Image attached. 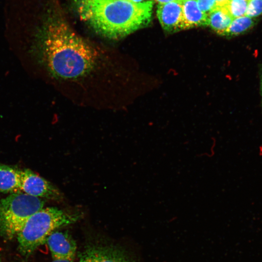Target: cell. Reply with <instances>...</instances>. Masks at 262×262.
<instances>
[{
    "label": "cell",
    "mask_w": 262,
    "mask_h": 262,
    "mask_svg": "<svg viewBox=\"0 0 262 262\" xmlns=\"http://www.w3.org/2000/svg\"><path fill=\"white\" fill-rule=\"evenodd\" d=\"M20 191L38 198L58 202L64 200L61 192L50 182L29 169L21 171Z\"/></svg>",
    "instance_id": "5"
},
{
    "label": "cell",
    "mask_w": 262,
    "mask_h": 262,
    "mask_svg": "<svg viewBox=\"0 0 262 262\" xmlns=\"http://www.w3.org/2000/svg\"><path fill=\"white\" fill-rule=\"evenodd\" d=\"M152 6L150 0H82L79 11L97 32L118 39L147 26L151 20Z\"/></svg>",
    "instance_id": "2"
},
{
    "label": "cell",
    "mask_w": 262,
    "mask_h": 262,
    "mask_svg": "<svg viewBox=\"0 0 262 262\" xmlns=\"http://www.w3.org/2000/svg\"><path fill=\"white\" fill-rule=\"evenodd\" d=\"M228 1V0H216L217 6L218 7L223 6Z\"/></svg>",
    "instance_id": "17"
},
{
    "label": "cell",
    "mask_w": 262,
    "mask_h": 262,
    "mask_svg": "<svg viewBox=\"0 0 262 262\" xmlns=\"http://www.w3.org/2000/svg\"><path fill=\"white\" fill-rule=\"evenodd\" d=\"M51 262H73L72 261L67 260H53Z\"/></svg>",
    "instance_id": "19"
},
{
    "label": "cell",
    "mask_w": 262,
    "mask_h": 262,
    "mask_svg": "<svg viewBox=\"0 0 262 262\" xmlns=\"http://www.w3.org/2000/svg\"><path fill=\"white\" fill-rule=\"evenodd\" d=\"M262 14V0H248L245 16L250 17H254Z\"/></svg>",
    "instance_id": "14"
},
{
    "label": "cell",
    "mask_w": 262,
    "mask_h": 262,
    "mask_svg": "<svg viewBox=\"0 0 262 262\" xmlns=\"http://www.w3.org/2000/svg\"><path fill=\"white\" fill-rule=\"evenodd\" d=\"M47 243L53 260L73 261L77 246L72 236L66 232L54 231L47 238Z\"/></svg>",
    "instance_id": "8"
},
{
    "label": "cell",
    "mask_w": 262,
    "mask_h": 262,
    "mask_svg": "<svg viewBox=\"0 0 262 262\" xmlns=\"http://www.w3.org/2000/svg\"><path fill=\"white\" fill-rule=\"evenodd\" d=\"M82 213L56 207L42 208L32 215L16 235L18 248L24 256L31 255L46 243L57 229L73 224L82 218Z\"/></svg>",
    "instance_id": "3"
},
{
    "label": "cell",
    "mask_w": 262,
    "mask_h": 262,
    "mask_svg": "<svg viewBox=\"0 0 262 262\" xmlns=\"http://www.w3.org/2000/svg\"><path fill=\"white\" fill-rule=\"evenodd\" d=\"M157 15L162 27L167 33L185 29L181 0L160 4Z\"/></svg>",
    "instance_id": "7"
},
{
    "label": "cell",
    "mask_w": 262,
    "mask_h": 262,
    "mask_svg": "<svg viewBox=\"0 0 262 262\" xmlns=\"http://www.w3.org/2000/svg\"><path fill=\"white\" fill-rule=\"evenodd\" d=\"M259 79H260V92L261 96V105L262 110V64L260 65L259 68Z\"/></svg>",
    "instance_id": "16"
},
{
    "label": "cell",
    "mask_w": 262,
    "mask_h": 262,
    "mask_svg": "<svg viewBox=\"0 0 262 262\" xmlns=\"http://www.w3.org/2000/svg\"><path fill=\"white\" fill-rule=\"evenodd\" d=\"M160 3V4L166 3L172 1H178L180 0H155Z\"/></svg>",
    "instance_id": "18"
},
{
    "label": "cell",
    "mask_w": 262,
    "mask_h": 262,
    "mask_svg": "<svg viewBox=\"0 0 262 262\" xmlns=\"http://www.w3.org/2000/svg\"><path fill=\"white\" fill-rule=\"evenodd\" d=\"M248 0H228L224 7L234 19L245 16Z\"/></svg>",
    "instance_id": "13"
},
{
    "label": "cell",
    "mask_w": 262,
    "mask_h": 262,
    "mask_svg": "<svg viewBox=\"0 0 262 262\" xmlns=\"http://www.w3.org/2000/svg\"><path fill=\"white\" fill-rule=\"evenodd\" d=\"M79 262H135L119 247L95 244L86 246L79 256Z\"/></svg>",
    "instance_id": "6"
},
{
    "label": "cell",
    "mask_w": 262,
    "mask_h": 262,
    "mask_svg": "<svg viewBox=\"0 0 262 262\" xmlns=\"http://www.w3.org/2000/svg\"><path fill=\"white\" fill-rule=\"evenodd\" d=\"M208 25L217 34L223 35L233 18L224 7H217L208 15Z\"/></svg>",
    "instance_id": "11"
},
{
    "label": "cell",
    "mask_w": 262,
    "mask_h": 262,
    "mask_svg": "<svg viewBox=\"0 0 262 262\" xmlns=\"http://www.w3.org/2000/svg\"><path fill=\"white\" fill-rule=\"evenodd\" d=\"M255 25L254 20L249 16H244L234 18L227 29L224 36L233 37L248 32Z\"/></svg>",
    "instance_id": "12"
},
{
    "label": "cell",
    "mask_w": 262,
    "mask_h": 262,
    "mask_svg": "<svg viewBox=\"0 0 262 262\" xmlns=\"http://www.w3.org/2000/svg\"><path fill=\"white\" fill-rule=\"evenodd\" d=\"M185 29L208 25V15L198 8L196 0H181Z\"/></svg>",
    "instance_id": "9"
},
{
    "label": "cell",
    "mask_w": 262,
    "mask_h": 262,
    "mask_svg": "<svg viewBox=\"0 0 262 262\" xmlns=\"http://www.w3.org/2000/svg\"><path fill=\"white\" fill-rule=\"evenodd\" d=\"M0 262H1V258H0Z\"/></svg>",
    "instance_id": "21"
},
{
    "label": "cell",
    "mask_w": 262,
    "mask_h": 262,
    "mask_svg": "<svg viewBox=\"0 0 262 262\" xmlns=\"http://www.w3.org/2000/svg\"><path fill=\"white\" fill-rule=\"evenodd\" d=\"M32 51L51 75L66 79L86 75L98 58L92 46L59 21H49L37 32Z\"/></svg>",
    "instance_id": "1"
},
{
    "label": "cell",
    "mask_w": 262,
    "mask_h": 262,
    "mask_svg": "<svg viewBox=\"0 0 262 262\" xmlns=\"http://www.w3.org/2000/svg\"><path fill=\"white\" fill-rule=\"evenodd\" d=\"M128 0L131 2H135V3H139V2H142V1L144 0Z\"/></svg>",
    "instance_id": "20"
},
{
    "label": "cell",
    "mask_w": 262,
    "mask_h": 262,
    "mask_svg": "<svg viewBox=\"0 0 262 262\" xmlns=\"http://www.w3.org/2000/svg\"><path fill=\"white\" fill-rule=\"evenodd\" d=\"M21 171L9 165L0 164V193L20 191Z\"/></svg>",
    "instance_id": "10"
},
{
    "label": "cell",
    "mask_w": 262,
    "mask_h": 262,
    "mask_svg": "<svg viewBox=\"0 0 262 262\" xmlns=\"http://www.w3.org/2000/svg\"></svg>",
    "instance_id": "22"
},
{
    "label": "cell",
    "mask_w": 262,
    "mask_h": 262,
    "mask_svg": "<svg viewBox=\"0 0 262 262\" xmlns=\"http://www.w3.org/2000/svg\"><path fill=\"white\" fill-rule=\"evenodd\" d=\"M196 1L199 9L207 15L218 7L216 0H196Z\"/></svg>",
    "instance_id": "15"
},
{
    "label": "cell",
    "mask_w": 262,
    "mask_h": 262,
    "mask_svg": "<svg viewBox=\"0 0 262 262\" xmlns=\"http://www.w3.org/2000/svg\"><path fill=\"white\" fill-rule=\"evenodd\" d=\"M41 198L23 192L12 193L0 200V233L11 240L17 234L29 218L44 208Z\"/></svg>",
    "instance_id": "4"
}]
</instances>
